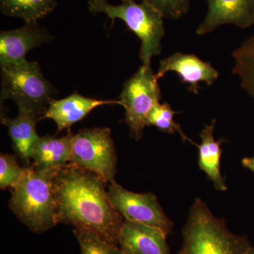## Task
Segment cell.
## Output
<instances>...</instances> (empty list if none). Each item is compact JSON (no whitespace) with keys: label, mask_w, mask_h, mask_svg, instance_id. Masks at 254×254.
Listing matches in <instances>:
<instances>
[{"label":"cell","mask_w":254,"mask_h":254,"mask_svg":"<svg viewBox=\"0 0 254 254\" xmlns=\"http://www.w3.org/2000/svg\"><path fill=\"white\" fill-rule=\"evenodd\" d=\"M73 232L79 244L81 254H124L118 246L108 243L90 230L75 228Z\"/></svg>","instance_id":"ffe728a7"},{"label":"cell","mask_w":254,"mask_h":254,"mask_svg":"<svg viewBox=\"0 0 254 254\" xmlns=\"http://www.w3.org/2000/svg\"><path fill=\"white\" fill-rule=\"evenodd\" d=\"M167 237L157 227L125 220L119 245L124 254H170Z\"/></svg>","instance_id":"7c38bea8"},{"label":"cell","mask_w":254,"mask_h":254,"mask_svg":"<svg viewBox=\"0 0 254 254\" xmlns=\"http://www.w3.org/2000/svg\"><path fill=\"white\" fill-rule=\"evenodd\" d=\"M88 9L94 14L103 13L113 22L115 19L124 21L141 42L139 58L142 64L150 66L152 58L161 53L165 34L164 18L144 1L122 0L121 4L113 5L107 0H90Z\"/></svg>","instance_id":"277c9868"},{"label":"cell","mask_w":254,"mask_h":254,"mask_svg":"<svg viewBox=\"0 0 254 254\" xmlns=\"http://www.w3.org/2000/svg\"><path fill=\"white\" fill-rule=\"evenodd\" d=\"M216 120H212L210 125H205L200 133L201 143L197 144L198 148V166L204 172L208 180L213 182L217 190H227L226 182L220 172V158L222 153L221 144L224 138L216 141L214 137Z\"/></svg>","instance_id":"9a60e30c"},{"label":"cell","mask_w":254,"mask_h":254,"mask_svg":"<svg viewBox=\"0 0 254 254\" xmlns=\"http://www.w3.org/2000/svg\"><path fill=\"white\" fill-rule=\"evenodd\" d=\"M182 237L179 254H246L251 248L246 237L230 232L199 198L190 207Z\"/></svg>","instance_id":"3957f363"},{"label":"cell","mask_w":254,"mask_h":254,"mask_svg":"<svg viewBox=\"0 0 254 254\" xmlns=\"http://www.w3.org/2000/svg\"><path fill=\"white\" fill-rule=\"evenodd\" d=\"M1 100H11L18 110L34 113L40 120L57 91L36 62L25 59L1 68Z\"/></svg>","instance_id":"5b68a950"},{"label":"cell","mask_w":254,"mask_h":254,"mask_svg":"<svg viewBox=\"0 0 254 254\" xmlns=\"http://www.w3.org/2000/svg\"><path fill=\"white\" fill-rule=\"evenodd\" d=\"M73 133L68 130L66 136L57 138L52 135L40 137L31 150L32 166L48 170L64 166L69 162Z\"/></svg>","instance_id":"2e32d148"},{"label":"cell","mask_w":254,"mask_h":254,"mask_svg":"<svg viewBox=\"0 0 254 254\" xmlns=\"http://www.w3.org/2000/svg\"><path fill=\"white\" fill-rule=\"evenodd\" d=\"M208 11L196 30L204 36L223 25L232 24L241 28L254 24V0H206Z\"/></svg>","instance_id":"8fae6325"},{"label":"cell","mask_w":254,"mask_h":254,"mask_svg":"<svg viewBox=\"0 0 254 254\" xmlns=\"http://www.w3.org/2000/svg\"><path fill=\"white\" fill-rule=\"evenodd\" d=\"M26 167L18 164L16 155L1 153L0 155V188L5 190L14 186L21 178Z\"/></svg>","instance_id":"44dd1931"},{"label":"cell","mask_w":254,"mask_h":254,"mask_svg":"<svg viewBox=\"0 0 254 254\" xmlns=\"http://www.w3.org/2000/svg\"><path fill=\"white\" fill-rule=\"evenodd\" d=\"M60 168L26 167L19 180L10 188V209L34 233H43L59 224L53 182Z\"/></svg>","instance_id":"7a4b0ae2"},{"label":"cell","mask_w":254,"mask_h":254,"mask_svg":"<svg viewBox=\"0 0 254 254\" xmlns=\"http://www.w3.org/2000/svg\"><path fill=\"white\" fill-rule=\"evenodd\" d=\"M106 180L75 164L61 167L54 178L59 223L94 232L113 245H119L123 217L111 201Z\"/></svg>","instance_id":"6da1fadb"},{"label":"cell","mask_w":254,"mask_h":254,"mask_svg":"<svg viewBox=\"0 0 254 254\" xmlns=\"http://www.w3.org/2000/svg\"><path fill=\"white\" fill-rule=\"evenodd\" d=\"M158 81L151 65L142 64L124 83L119 102L125 108V122L129 128L130 136L136 141L143 136L147 117L161 99Z\"/></svg>","instance_id":"8992f818"},{"label":"cell","mask_w":254,"mask_h":254,"mask_svg":"<svg viewBox=\"0 0 254 254\" xmlns=\"http://www.w3.org/2000/svg\"><path fill=\"white\" fill-rule=\"evenodd\" d=\"M110 104L120 105V102L119 100H102L87 98L74 92L63 99L52 100L41 120L48 118L53 120L58 127V133H59L81 121L95 108Z\"/></svg>","instance_id":"4fadbf2b"},{"label":"cell","mask_w":254,"mask_h":254,"mask_svg":"<svg viewBox=\"0 0 254 254\" xmlns=\"http://www.w3.org/2000/svg\"><path fill=\"white\" fill-rule=\"evenodd\" d=\"M176 73L182 83L188 86V90L195 94L199 91V83L204 82L211 86L219 77L218 70L196 55L176 53L160 60L157 79L163 78L167 73Z\"/></svg>","instance_id":"9c48e42d"},{"label":"cell","mask_w":254,"mask_h":254,"mask_svg":"<svg viewBox=\"0 0 254 254\" xmlns=\"http://www.w3.org/2000/svg\"><path fill=\"white\" fill-rule=\"evenodd\" d=\"M170 20L180 19L190 11V0H141Z\"/></svg>","instance_id":"7402d4cb"},{"label":"cell","mask_w":254,"mask_h":254,"mask_svg":"<svg viewBox=\"0 0 254 254\" xmlns=\"http://www.w3.org/2000/svg\"><path fill=\"white\" fill-rule=\"evenodd\" d=\"M46 28L38 23H25L22 27L0 33V67L26 59L30 50L53 40Z\"/></svg>","instance_id":"30bf717a"},{"label":"cell","mask_w":254,"mask_h":254,"mask_svg":"<svg viewBox=\"0 0 254 254\" xmlns=\"http://www.w3.org/2000/svg\"><path fill=\"white\" fill-rule=\"evenodd\" d=\"M117 162L118 156L110 128H83L73 134L70 163L98 174L113 183L117 174Z\"/></svg>","instance_id":"52a82bcc"},{"label":"cell","mask_w":254,"mask_h":254,"mask_svg":"<svg viewBox=\"0 0 254 254\" xmlns=\"http://www.w3.org/2000/svg\"><path fill=\"white\" fill-rule=\"evenodd\" d=\"M242 163L245 168L248 169L249 170L254 173V157L244 158Z\"/></svg>","instance_id":"603a6c76"},{"label":"cell","mask_w":254,"mask_h":254,"mask_svg":"<svg viewBox=\"0 0 254 254\" xmlns=\"http://www.w3.org/2000/svg\"><path fill=\"white\" fill-rule=\"evenodd\" d=\"M178 112L175 111L168 103H158L151 110L146 119L147 126H153L160 131L175 134L179 133L184 142L189 141L197 145L190 138L187 136L181 126L175 123L174 117Z\"/></svg>","instance_id":"d6986e66"},{"label":"cell","mask_w":254,"mask_h":254,"mask_svg":"<svg viewBox=\"0 0 254 254\" xmlns=\"http://www.w3.org/2000/svg\"><path fill=\"white\" fill-rule=\"evenodd\" d=\"M57 0H0L1 13L22 18L25 23H38L54 11Z\"/></svg>","instance_id":"e0dca14e"},{"label":"cell","mask_w":254,"mask_h":254,"mask_svg":"<svg viewBox=\"0 0 254 254\" xmlns=\"http://www.w3.org/2000/svg\"><path fill=\"white\" fill-rule=\"evenodd\" d=\"M246 254H254V247H251L250 250H249L248 252H247Z\"/></svg>","instance_id":"cb8c5ba5"},{"label":"cell","mask_w":254,"mask_h":254,"mask_svg":"<svg viewBox=\"0 0 254 254\" xmlns=\"http://www.w3.org/2000/svg\"><path fill=\"white\" fill-rule=\"evenodd\" d=\"M39 118L34 113L18 110L17 117L7 118L1 115V122L9 130L14 149L21 161L29 167L31 150L39 140L36 126Z\"/></svg>","instance_id":"5bb4252c"},{"label":"cell","mask_w":254,"mask_h":254,"mask_svg":"<svg viewBox=\"0 0 254 254\" xmlns=\"http://www.w3.org/2000/svg\"><path fill=\"white\" fill-rule=\"evenodd\" d=\"M232 73L238 76L242 89L254 100V36L245 40L232 53Z\"/></svg>","instance_id":"ac0fdd59"},{"label":"cell","mask_w":254,"mask_h":254,"mask_svg":"<svg viewBox=\"0 0 254 254\" xmlns=\"http://www.w3.org/2000/svg\"><path fill=\"white\" fill-rule=\"evenodd\" d=\"M108 192L114 208L125 220L157 227L168 236L173 230V221L164 213L154 193L129 191L116 182L110 183Z\"/></svg>","instance_id":"ba28073f"}]
</instances>
